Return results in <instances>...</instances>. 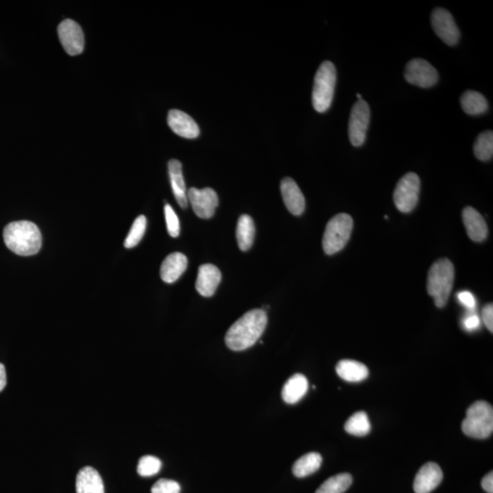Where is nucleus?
Wrapping results in <instances>:
<instances>
[{
    "label": "nucleus",
    "instance_id": "f257e3e1",
    "mask_svg": "<svg viewBox=\"0 0 493 493\" xmlns=\"http://www.w3.org/2000/svg\"><path fill=\"white\" fill-rule=\"evenodd\" d=\"M267 323L268 317L263 310L255 309L246 312L228 329L225 337L226 344L232 351L248 349L262 335Z\"/></svg>",
    "mask_w": 493,
    "mask_h": 493
},
{
    "label": "nucleus",
    "instance_id": "f03ea898",
    "mask_svg": "<svg viewBox=\"0 0 493 493\" xmlns=\"http://www.w3.org/2000/svg\"><path fill=\"white\" fill-rule=\"evenodd\" d=\"M5 244L19 256H33L40 251L42 236L40 228L31 222H11L3 231Z\"/></svg>",
    "mask_w": 493,
    "mask_h": 493
},
{
    "label": "nucleus",
    "instance_id": "7ed1b4c3",
    "mask_svg": "<svg viewBox=\"0 0 493 493\" xmlns=\"http://www.w3.org/2000/svg\"><path fill=\"white\" fill-rule=\"evenodd\" d=\"M454 266L448 259L437 260L428 271L427 289L439 308L445 306L453 287Z\"/></svg>",
    "mask_w": 493,
    "mask_h": 493
},
{
    "label": "nucleus",
    "instance_id": "20e7f679",
    "mask_svg": "<svg viewBox=\"0 0 493 493\" xmlns=\"http://www.w3.org/2000/svg\"><path fill=\"white\" fill-rule=\"evenodd\" d=\"M463 433L474 439L484 440L493 431V408L491 404L478 400L468 408L466 419L463 420Z\"/></svg>",
    "mask_w": 493,
    "mask_h": 493
},
{
    "label": "nucleus",
    "instance_id": "39448f33",
    "mask_svg": "<svg viewBox=\"0 0 493 493\" xmlns=\"http://www.w3.org/2000/svg\"><path fill=\"white\" fill-rule=\"evenodd\" d=\"M336 69L333 62L326 60L321 63L315 77L312 89V106L318 112L330 108L335 94Z\"/></svg>",
    "mask_w": 493,
    "mask_h": 493
},
{
    "label": "nucleus",
    "instance_id": "423d86ee",
    "mask_svg": "<svg viewBox=\"0 0 493 493\" xmlns=\"http://www.w3.org/2000/svg\"><path fill=\"white\" fill-rule=\"evenodd\" d=\"M353 219L350 215H336L327 223L323 239L324 252L328 255L337 253L344 248L353 231Z\"/></svg>",
    "mask_w": 493,
    "mask_h": 493
},
{
    "label": "nucleus",
    "instance_id": "0eeeda50",
    "mask_svg": "<svg viewBox=\"0 0 493 493\" xmlns=\"http://www.w3.org/2000/svg\"><path fill=\"white\" fill-rule=\"evenodd\" d=\"M419 190L420 179L417 174L410 172L403 176L394 191V202L397 210L403 213L413 210L419 201Z\"/></svg>",
    "mask_w": 493,
    "mask_h": 493
},
{
    "label": "nucleus",
    "instance_id": "6e6552de",
    "mask_svg": "<svg viewBox=\"0 0 493 493\" xmlns=\"http://www.w3.org/2000/svg\"><path fill=\"white\" fill-rule=\"evenodd\" d=\"M370 123V108L367 101L358 100L353 104L349 119L348 135L353 147H361L367 138V131Z\"/></svg>",
    "mask_w": 493,
    "mask_h": 493
},
{
    "label": "nucleus",
    "instance_id": "1a4fd4ad",
    "mask_svg": "<svg viewBox=\"0 0 493 493\" xmlns=\"http://www.w3.org/2000/svg\"><path fill=\"white\" fill-rule=\"evenodd\" d=\"M431 25L435 33L446 44L454 46L459 42V28L453 17L445 8H435L431 14Z\"/></svg>",
    "mask_w": 493,
    "mask_h": 493
},
{
    "label": "nucleus",
    "instance_id": "9d476101",
    "mask_svg": "<svg viewBox=\"0 0 493 493\" xmlns=\"http://www.w3.org/2000/svg\"><path fill=\"white\" fill-rule=\"evenodd\" d=\"M405 79L413 85L429 88L437 83L439 74L427 60L414 59L406 66Z\"/></svg>",
    "mask_w": 493,
    "mask_h": 493
},
{
    "label": "nucleus",
    "instance_id": "9b49d317",
    "mask_svg": "<svg viewBox=\"0 0 493 493\" xmlns=\"http://www.w3.org/2000/svg\"><path fill=\"white\" fill-rule=\"evenodd\" d=\"M194 212L200 219H208L212 217L219 206V197L215 190L210 187L197 190L191 187L187 194Z\"/></svg>",
    "mask_w": 493,
    "mask_h": 493
},
{
    "label": "nucleus",
    "instance_id": "f8f14e48",
    "mask_svg": "<svg viewBox=\"0 0 493 493\" xmlns=\"http://www.w3.org/2000/svg\"><path fill=\"white\" fill-rule=\"evenodd\" d=\"M60 42L65 51L72 56L82 53L84 49V35L82 28L72 19L63 20L58 27Z\"/></svg>",
    "mask_w": 493,
    "mask_h": 493
},
{
    "label": "nucleus",
    "instance_id": "ddd939ff",
    "mask_svg": "<svg viewBox=\"0 0 493 493\" xmlns=\"http://www.w3.org/2000/svg\"><path fill=\"white\" fill-rule=\"evenodd\" d=\"M443 472L435 462H428L421 467L414 481V491L416 493H429L442 483Z\"/></svg>",
    "mask_w": 493,
    "mask_h": 493
},
{
    "label": "nucleus",
    "instance_id": "4468645a",
    "mask_svg": "<svg viewBox=\"0 0 493 493\" xmlns=\"http://www.w3.org/2000/svg\"><path fill=\"white\" fill-rule=\"evenodd\" d=\"M281 192L287 210L294 216H300L306 210V199L294 179L285 178L281 183Z\"/></svg>",
    "mask_w": 493,
    "mask_h": 493
},
{
    "label": "nucleus",
    "instance_id": "2eb2a0df",
    "mask_svg": "<svg viewBox=\"0 0 493 493\" xmlns=\"http://www.w3.org/2000/svg\"><path fill=\"white\" fill-rule=\"evenodd\" d=\"M167 123L172 131L181 137L194 139L199 135V127L196 121L179 110H171L168 112Z\"/></svg>",
    "mask_w": 493,
    "mask_h": 493
},
{
    "label": "nucleus",
    "instance_id": "dca6fc26",
    "mask_svg": "<svg viewBox=\"0 0 493 493\" xmlns=\"http://www.w3.org/2000/svg\"><path fill=\"white\" fill-rule=\"evenodd\" d=\"M222 281V272L213 264H203L199 267L196 281V289L200 295L211 297Z\"/></svg>",
    "mask_w": 493,
    "mask_h": 493
},
{
    "label": "nucleus",
    "instance_id": "f3484780",
    "mask_svg": "<svg viewBox=\"0 0 493 493\" xmlns=\"http://www.w3.org/2000/svg\"><path fill=\"white\" fill-rule=\"evenodd\" d=\"M462 219L467 234L474 242H481L488 236L485 219L475 208L467 207L462 212Z\"/></svg>",
    "mask_w": 493,
    "mask_h": 493
},
{
    "label": "nucleus",
    "instance_id": "a211bd4d",
    "mask_svg": "<svg viewBox=\"0 0 493 493\" xmlns=\"http://www.w3.org/2000/svg\"><path fill=\"white\" fill-rule=\"evenodd\" d=\"M187 258L181 252L168 255L161 265V279L167 283H175L187 269Z\"/></svg>",
    "mask_w": 493,
    "mask_h": 493
},
{
    "label": "nucleus",
    "instance_id": "6ab92c4d",
    "mask_svg": "<svg viewBox=\"0 0 493 493\" xmlns=\"http://www.w3.org/2000/svg\"><path fill=\"white\" fill-rule=\"evenodd\" d=\"M76 493H104L103 478L97 469L83 467L76 477Z\"/></svg>",
    "mask_w": 493,
    "mask_h": 493
},
{
    "label": "nucleus",
    "instance_id": "aec40b11",
    "mask_svg": "<svg viewBox=\"0 0 493 493\" xmlns=\"http://www.w3.org/2000/svg\"><path fill=\"white\" fill-rule=\"evenodd\" d=\"M168 172H169L171 187L176 201L182 208H187V190H185L184 176H183L181 162L176 159L170 160L168 163Z\"/></svg>",
    "mask_w": 493,
    "mask_h": 493
},
{
    "label": "nucleus",
    "instance_id": "412c9836",
    "mask_svg": "<svg viewBox=\"0 0 493 493\" xmlns=\"http://www.w3.org/2000/svg\"><path fill=\"white\" fill-rule=\"evenodd\" d=\"M308 387V380L306 376L301 374H296L283 385V392H281L283 401L287 404H296L306 396Z\"/></svg>",
    "mask_w": 493,
    "mask_h": 493
},
{
    "label": "nucleus",
    "instance_id": "4be33fe9",
    "mask_svg": "<svg viewBox=\"0 0 493 493\" xmlns=\"http://www.w3.org/2000/svg\"><path fill=\"white\" fill-rule=\"evenodd\" d=\"M336 373L344 381L358 383L368 378L369 371L364 364L353 360H342L336 365Z\"/></svg>",
    "mask_w": 493,
    "mask_h": 493
},
{
    "label": "nucleus",
    "instance_id": "5701e85b",
    "mask_svg": "<svg viewBox=\"0 0 493 493\" xmlns=\"http://www.w3.org/2000/svg\"><path fill=\"white\" fill-rule=\"evenodd\" d=\"M237 242L239 248L242 251H249L253 244L255 237V225L253 219L249 215H242L237 220Z\"/></svg>",
    "mask_w": 493,
    "mask_h": 493
},
{
    "label": "nucleus",
    "instance_id": "b1692460",
    "mask_svg": "<svg viewBox=\"0 0 493 493\" xmlns=\"http://www.w3.org/2000/svg\"><path fill=\"white\" fill-rule=\"evenodd\" d=\"M460 106L463 111L469 115H480L488 111L487 99L480 92L467 91L460 97Z\"/></svg>",
    "mask_w": 493,
    "mask_h": 493
},
{
    "label": "nucleus",
    "instance_id": "393cba45",
    "mask_svg": "<svg viewBox=\"0 0 493 493\" xmlns=\"http://www.w3.org/2000/svg\"><path fill=\"white\" fill-rule=\"evenodd\" d=\"M323 462V458L317 452H310L296 460L292 472L297 478L309 476L317 471Z\"/></svg>",
    "mask_w": 493,
    "mask_h": 493
},
{
    "label": "nucleus",
    "instance_id": "a878e982",
    "mask_svg": "<svg viewBox=\"0 0 493 493\" xmlns=\"http://www.w3.org/2000/svg\"><path fill=\"white\" fill-rule=\"evenodd\" d=\"M344 429L353 436H367L371 431V423L367 414L364 411L356 412L345 423Z\"/></svg>",
    "mask_w": 493,
    "mask_h": 493
},
{
    "label": "nucleus",
    "instance_id": "bb28decb",
    "mask_svg": "<svg viewBox=\"0 0 493 493\" xmlns=\"http://www.w3.org/2000/svg\"><path fill=\"white\" fill-rule=\"evenodd\" d=\"M353 478L349 474H340L324 481L315 493H344L352 485Z\"/></svg>",
    "mask_w": 493,
    "mask_h": 493
},
{
    "label": "nucleus",
    "instance_id": "cd10ccee",
    "mask_svg": "<svg viewBox=\"0 0 493 493\" xmlns=\"http://www.w3.org/2000/svg\"><path fill=\"white\" fill-rule=\"evenodd\" d=\"M474 155L478 160H491L493 156L492 131H485L478 136L474 143Z\"/></svg>",
    "mask_w": 493,
    "mask_h": 493
},
{
    "label": "nucleus",
    "instance_id": "c85d7f7f",
    "mask_svg": "<svg viewBox=\"0 0 493 493\" xmlns=\"http://www.w3.org/2000/svg\"><path fill=\"white\" fill-rule=\"evenodd\" d=\"M147 230V217L141 215L133 222L131 230L127 235L124 246L126 249H131L135 246L143 239L144 232Z\"/></svg>",
    "mask_w": 493,
    "mask_h": 493
},
{
    "label": "nucleus",
    "instance_id": "c756f323",
    "mask_svg": "<svg viewBox=\"0 0 493 493\" xmlns=\"http://www.w3.org/2000/svg\"><path fill=\"white\" fill-rule=\"evenodd\" d=\"M162 467L161 460L156 457L147 456L142 457L139 460L137 466V472L140 476L150 477L158 474L160 471Z\"/></svg>",
    "mask_w": 493,
    "mask_h": 493
},
{
    "label": "nucleus",
    "instance_id": "7c9ffc66",
    "mask_svg": "<svg viewBox=\"0 0 493 493\" xmlns=\"http://www.w3.org/2000/svg\"><path fill=\"white\" fill-rule=\"evenodd\" d=\"M165 216L168 233L171 237H178L181 234V224L178 216L169 204L165 206Z\"/></svg>",
    "mask_w": 493,
    "mask_h": 493
},
{
    "label": "nucleus",
    "instance_id": "2f4dec72",
    "mask_svg": "<svg viewBox=\"0 0 493 493\" xmlns=\"http://www.w3.org/2000/svg\"><path fill=\"white\" fill-rule=\"evenodd\" d=\"M181 485L176 481L161 478L156 481L151 492L152 493H181Z\"/></svg>",
    "mask_w": 493,
    "mask_h": 493
},
{
    "label": "nucleus",
    "instance_id": "473e14b6",
    "mask_svg": "<svg viewBox=\"0 0 493 493\" xmlns=\"http://www.w3.org/2000/svg\"><path fill=\"white\" fill-rule=\"evenodd\" d=\"M483 320L490 332H493V306L492 303L486 304L483 309Z\"/></svg>",
    "mask_w": 493,
    "mask_h": 493
},
{
    "label": "nucleus",
    "instance_id": "72a5a7b5",
    "mask_svg": "<svg viewBox=\"0 0 493 493\" xmlns=\"http://www.w3.org/2000/svg\"><path fill=\"white\" fill-rule=\"evenodd\" d=\"M458 298L461 303L467 308L474 310L475 306H476V301H475L474 296L472 295L471 292H461L458 294Z\"/></svg>",
    "mask_w": 493,
    "mask_h": 493
},
{
    "label": "nucleus",
    "instance_id": "f704fd0d",
    "mask_svg": "<svg viewBox=\"0 0 493 493\" xmlns=\"http://www.w3.org/2000/svg\"><path fill=\"white\" fill-rule=\"evenodd\" d=\"M480 326V319L477 315H469L464 320V327L468 331H474Z\"/></svg>",
    "mask_w": 493,
    "mask_h": 493
},
{
    "label": "nucleus",
    "instance_id": "c9c22d12",
    "mask_svg": "<svg viewBox=\"0 0 493 493\" xmlns=\"http://www.w3.org/2000/svg\"><path fill=\"white\" fill-rule=\"evenodd\" d=\"M481 486L484 491L488 493H493V474L492 471L487 474L481 481Z\"/></svg>",
    "mask_w": 493,
    "mask_h": 493
},
{
    "label": "nucleus",
    "instance_id": "e433bc0d",
    "mask_svg": "<svg viewBox=\"0 0 493 493\" xmlns=\"http://www.w3.org/2000/svg\"><path fill=\"white\" fill-rule=\"evenodd\" d=\"M7 385V375H6V369L4 365L0 364V392L4 390Z\"/></svg>",
    "mask_w": 493,
    "mask_h": 493
},
{
    "label": "nucleus",
    "instance_id": "4c0bfd02",
    "mask_svg": "<svg viewBox=\"0 0 493 493\" xmlns=\"http://www.w3.org/2000/svg\"><path fill=\"white\" fill-rule=\"evenodd\" d=\"M356 97L358 98V100H361L362 99V95L360 94H356Z\"/></svg>",
    "mask_w": 493,
    "mask_h": 493
}]
</instances>
